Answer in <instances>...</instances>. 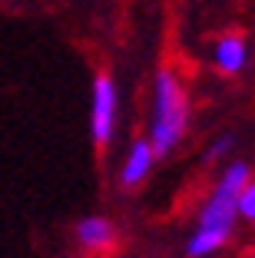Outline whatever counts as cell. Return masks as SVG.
Returning a JSON list of instances; mask_svg holds the SVG:
<instances>
[{
    "label": "cell",
    "mask_w": 255,
    "mask_h": 258,
    "mask_svg": "<svg viewBox=\"0 0 255 258\" xmlns=\"http://www.w3.org/2000/svg\"><path fill=\"white\" fill-rule=\"evenodd\" d=\"M252 179L248 162H229L219 175L216 189L209 192V199L199 209L195 219V232L186 242L189 258H212L216 251H222L232 238V228L239 222V192L245 189V182Z\"/></svg>",
    "instance_id": "cell-1"
},
{
    "label": "cell",
    "mask_w": 255,
    "mask_h": 258,
    "mask_svg": "<svg viewBox=\"0 0 255 258\" xmlns=\"http://www.w3.org/2000/svg\"><path fill=\"white\" fill-rule=\"evenodd\" d=\"M186 129H189L186 86L176 76V70L163 67V70H156V80H152V109H149V133H146L156 159L169 156L182 143Z\"/></svg>",
    "instance_id": "cell-2"
},
{
    "label": "cell",
    "mask_w": 255,
    "mask_h": 258,
    "mask_svg": "<svg viewBox=\"0 0 255 258\" xmlns=\"http://www.w3.org/2000/svg\"><path fill=\"white\" fill-rule=\"evenodd\" d=\"M120 122V86L110 73H96L90 86V136L103 149L116 136Z\"/></svg>",
    "instance_id": "cell-3"
},
{
    "label": "cell",
    "mask_w": 255,
    "mask_h": 258,
    "mask_svg": "<svg viewBox=\"0 0 255 258\" xmlns=\"http://www.w3.org/2000/svg\"><path fill=\"white\" fill-rule=\"evenodd\" d=\"M73 238H76V248L86 251V255H106L116 245V225L106 215H86V219L76 222Z\"/></svg>",
    "instance_id": "cell-4"
},
{
    "label": "cell",
    "mask_w": 255,
    "mask_h": 258,
    "mask_svg": "<svg viewBox=\"0 0 255 258\" xmlns=\"http://www.w3.org/2000/svg\"><path fill=\"white\" fill-rule=\"evenodd\" d=\"M152 166H156V152H152L149 139L139 136L129 143L126 156H123V166H120V185L123 189H136V185H143L149 179Z\"/></svg>",
    "instance_id": "cell-5"
},
{
    "label": "cell",
    "mask_w": 255,
    "mask_h": 258,
    "mask_svg": "<svg viewBox=\"0 0 255 258\" xmlns=\"http://www.w3.org/2000/svg\"><path fill=\"white\" fill-rule=\"evenodd\" d=\"M212 60H216V67L222 70L225 76H235L245 70L248 63V46L245 40L239 37V33H225V37H219L216 50H212Z\"/></svg>",
    "instance_id": "cell-6"
},
{
    "label": "cell",
    "mask_w": 255,
    "mask_h": 258,
    "mask_svg": "<svg viewBox=\"0 0 255 258\" xmlns=\"http://www.w3.org/2000/svg\"><path fill=\"white\" fill-rule=\"evenodd\" d=\"M239 219L255 222V179H248L245 189L239 192Z\"/></svg>",
    "instance_id": "cell-7"
},
{
    "label": "cell",
    "mask_w": 255,
    "mask_h": 258,
    "mask_svg": "<svg viewBox=\"0 0 255 258\" xmlns=\"http://www.w3.org/2000/svg\"><path fill=\"white\" fill-rule=\"evenodd\" d=\"M232 146H235V139H232V136L216 139V143L206 149V162H216V159H222V156H229V152H232Z\"/></svg>",
    "instance_id": "cell-8"
}]
</instances>
